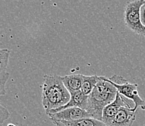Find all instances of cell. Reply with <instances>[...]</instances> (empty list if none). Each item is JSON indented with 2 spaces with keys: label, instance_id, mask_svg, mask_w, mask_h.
Returning <instances> with one entry per match:
<instances>
[{
  "label": "cell",
  "instance_id": "14",
  "mask_svg": "<svg viewBox=\"0 0 145 126\" xmlns=\"http://www.w3.org/2000/svg\"><path fill=\"white\" fill-rule=\"evenodd\" d=\"M140 15H141V21L143 26H145V2L142 5L140 10Z\"/></svg>",
  "mask_w": 145,
  "mask_h": 126
},
{
  "label": "cell",
  "instance_id": "4",
  "mask_svg": "<svg viewBox=\"0 0 145 126\" xmlns=\"http://www.w3.org/2000/svg\"><path fill=\"white\" fill-rule=\"evenodd\" d=\"M145 0H134L126 5L124 22L126 26L138 35L145 36V26L141 21L140 10Z\"/></svg>",
  "mask_w": 145,
  "mask_h": 126
},
{
  "label": "cell",
  "instance_id": "6",
  "mask_svg": "<svg viewBox=\"0 0 145 126\" xmlns=\"http://www.w3.org/2000/svg\"><path fill=\"white\" fill-rule=\"evenodd\" d=\"M48 117L51 120H66V121H73L80 120L85 117H91L89 114L86 110L79 107H71L64 109L56 113L48 114Z\"/></svg>",
  "mask_w": 145,
  "mask_h": 126
},
{
  "label": "cell",
  "instance_id": "3",
  "mask_svg": "<svg viewBox=\"0 0 145 126\" xmlns=\"http://www.w3.org/2000/svg\"><path fill=\"white\" fill-rule=\"evenodd\" d=\"M110 83L117 88V91L126 99H130L134 104V110L137 112L139 108L145 110V101L140 97L138 91V85L130 83L123 79V77L113 75L108 78Z\"/></svg>",
  "mask_w": 145,
  "mask_h": 126
},
{
  "label": "cell",
  "instance_id": "7",
  "mask_svg": "<svg viewBox=\"0 0 145 126\" xmlns=\"http://www.w3.org/2000/svg\"><path fill=\"white\" fill-rule=\"evenodd\" d=\"M71 99L69 102L67 103L66 105L63 106L61 107L56 109V110H51L49 112L47 113V115L51 113H56L59 112L64 109L71 108V107H79V108L83 109L86 110L88 108V96L85 95L82 91H77V92L71 93Z\"/></svg>",
  "mask_w": 145,
  "mask_h": 126
},
{
  "label": "cell",
  "instance_id": "9",
  "mask_svg": "<svg viewBox=\"0 0 145 126\" xmlns=\"http://www.w3.org/2000/svg\"><path fill=\"white\" fill-rule=\"evenodd\" d=\"M10 51L8 49H1L0 51V94L4 96L6 94L5 86L8 80L10 74L7 72L8 66Z\"/></svg>",
  "mask_w": 145,
  "mask_h": 126
},
{
  "label": "cell",
  "instance_id": "2",
  "mask_svg": "<svg viewBox=\"0 0 145 126\" xmlns=\"http://www.w3.org/2000/svg\"><path fill=\"white\" fill-rule=\"evenodd\" d=\"M102 77L92 92L88 96V104L86 111L92 118L102 121L103 110L116 98L118 91L108 78Z\"/></svg>",
  "mask_w": 145,
  "mask_h": 126
},
{
  "label": "cell",
  "instance_id": "12",
  "mask_svg": "<svg viewBox=\"0 0 145 126\" xmlns=\"http://www.w3.org/2000/svg\"><path fill=\"white\" fill-rule=\"evenodd\" d=\"M102 80V77L98 75H84L81 91L85 95L89 96L97 83Z\"/></svg>",
  "mask_w": 145,
  "mask_h": 126
},
{
  "label": "cell",
  "instance_id": "1",
  "mask_svg": "<svg viewBox=\"0 0 145 126\" xmlns=\"http://www.w3.org/2000/svg\"><path fill=\"white\" fill-rule=\"evenodd\" d=\"M71 94L63 83L61 77L56 75L44 76L42 103L46 112L61 107L69 102Z\"/></svg>",
  "mask_w": 145,
  "mask_h": 126
},
{
  "label": "cell",
  "instance_id": "5",
  "mask_svg": "<svg viewBox=\"0 0 145 126\" xmlns=\"http://www.w3.org/2000/svg\"><path fill=\"white\" fill-rule=\"evenodd\" d=\"M126 98L123 97L122 95L118 92L116 98L112 103L105 107L103 110L102 116V121L103 122L106 126H112L113 120L119 111L120 109L123 107H131V106L126 102ZM133 108V107H131Z\"/></svg>",
  "mask_w": 145,
  "mask_h": 126
},
{
  "label": "cell",
  "instance_id": "13",
  "mask_svg": "<svg viewBox=\"0 0 145 126\" xmlns=\"http://www.w3.org/2000/svg\"><path fill=\"white\" fill-rule=\"evenodd\" d=\"M10 114L9 111L2 105H0V124H3L4 121L7 120Z\"/></svg>",
  "mask_w": 145,
  "mask_h": 126
},
{
  "label": "cell",
  "instance_id": "8",
  "mask_svg": "<svg viewBox=\"0 0 145 126\" xmlns=\"http://www.w3.org/2000/svg\"><path fill=\"white\" fill-rule=\"evenodd\" d=\"M136 120V112L134 108L121 107L115 116L112 126H131Z\"/></svg>",
  "mask_w": 145,
  "mask_h": 126
},
{
  "label": "cell",
  "instance_id": "11",
  "mask_svg": "<svg viewBox=\"0 0 145 126\" xmlns=\"http://www.w3.org/2000/svg\"><path fill=\"white\" fill-rule=\"evenodd\" d=\"M84 75L81 74H73L61 77L63 83L69 92L74 93L81 91Z\"/></svg>",
  "mask_w": 145,
  "mask_h": 126
},
{
  "label": "cell",
  "instance_id": "10",
  "mask_svg": "<svg viewBox=\"0 0 145 126\" xmlns=\"http://www.w3.org/2000/svg\"><path fill=\"white\" fill-rule=\"evenodd\" d=\"M56 126H106L101 120L92 117H85L73 121L66 120H52Z\"/></svg>",
  "mask_w": 145,
  "mask_h": 126
}]
</instances>
